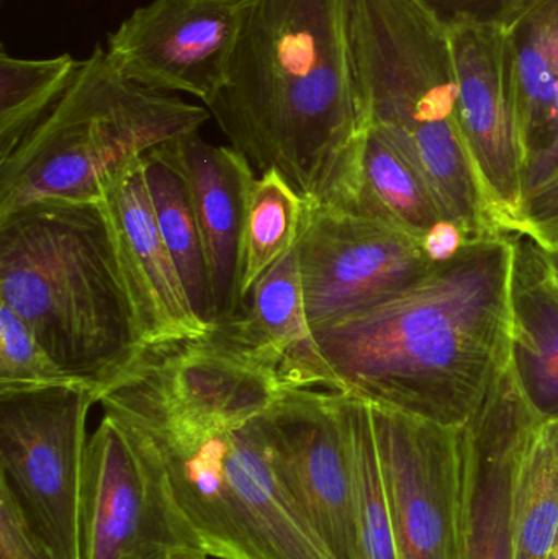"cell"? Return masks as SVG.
Returning <instances> with one entry per match:
<instances>
[{
    "label": "cell",
    "mask_w": 558,
    "mask_h": 559,
    "mask_svg": "<svg viewBox=\"0 0 558 559\" xmlns=\"http://www.w3.org/2000/svg\"><path fill=\"white\" fill-rule=\"evenodd\" d=\"M511 233L468 242L392 298L314 331L341 391L462 429L510 367Z\"/></svg>",
    "instance_id": "obj_1"
},
{
    "label": "cell",
    "mask_w": 558,
    "mask_h": 559,
    "mask_svg": "<svg viewBox=\"0 0 558 559\" xmlns=\"http://www.w3.org/2000/svg\"><path fill=\"white\" fill-rule=\"evenodd\" d=\"M206 108L258 176L277 170L308 205H337L369 130L351 0H251Z\"/></svg>",
    "instance_id": "obj_2"
},
{
    "label": "cell",
    "mask_w": 558,
    "mask_h": 559,
    "mask_svg": "<svg viewBox=\"0 0 558 559\" xmlns=\"http://www.w3.org/2000/svg\"><path fill=\"white\" fill-rule=\"evenodd\" d=\"M360 100L468 242L503 235L459 121L449 29L422 0H351Z\"/></svg>",
    "instance_id": "obj_3"
},
{
    "label": "cell",
    "mask_w": 558,
    "mask_h": 559,
    "mask_svg": "<svg viewBox=\"0 0 558 559\" xmlns=\"http://www.w3.org/2000/svg\"><path fill=\"white\" fill-rule=\"evenodd\" d=\"M0 305L95 386L140 345L100 205L41 203L0 218Z\"/></svg>",
    "instance_id": "obj_4"
},
{
    "label": "cell",
    "mask_w": 558,
    "mask_h": 559,
    "mask_svg": "<svg viewBox=\"0 0 558 559\" xmlns=\"http://www.w3.org/2000/svg\"><path fill=\"white\" fill-rule=\"evenodd\" d=\"M210 117L202 105L124 78L95 45L58 105L0 159V218L41 203L100 205L146 154Z\"/></svg>",
    "instance_id": "obj_5"
},
{
    "label": "cell",
    "mask_w": 558,
    "mask_h": 559,
    "mask_svg": "<svg viewBox=\"0 0 558 559\" xmlns=\"http://www.w3.org/2000/svg\"><path fill=\"white\" fill-rule=\"evenodd\" d=\"M102 407L150 439L210 558L334 559L272 469L261 416L245 426L212 427L147 407Z\"/></svg>",
    "instance_id": "obj_6"
},
{
    "label": "cell",
    "mask_w": 558,
    "mask_h": 559,
    "mask_svg": "<svg viewBox=\"0 0 558 559\" xmlns=\"http://www.w3.org/2000/svg\"><path fill=\"white\" fill-rule=\"evenodd\" d=\"M209 558L150 439L104 413L85 452L82 559Z\"/></svg>",
    "instance_id": "obj_7"
},
{
    "label": "cell",
    "mask_w": 558,
    "mask_h": 559,
    "mask_svg": "<svg viewBox=\"0 0 558 559\" xmlns=\"http://www.w3.org/2000/svg\"><path fill=\"white\" fill-rule=\"evenodd\" d=\"M88 388L0 394V483L55 559H82Z\"/></svg>",
    "instance_id": "obj_8"
},
{
    "label": "cell",
    "mask_w": 558,
    "mask_h": 559,
    "mask_svg": "<svg viewBox=\"0 0 558 559\" xmlns=\"http://www.w3.org/2000/svg\"><path fill=\"white\" fill-rule=\"evenodd\" d=\"M281 384L219 324L195 337L141 344L97 381L95 400L147 407L186 423L238 427L264 414Z\"/></svg>",
    "instance_id": "obj_9"
},
{
    "label": "cell",
    "mask_w": 558,
    "mask_h": 559,
    "mask_svg": "<svg viewBox=\"0 0 558 559\" xmlns=\"http://www.w3.org/2000/svg\"><path fill=\"white\" fill-rule=\"evenodd\" d=\"M297 254L313 332L392 298L436 265L409 233L327 205H308Z\"/></svg>",
    "instance_id": "obj_10"
},
{
    "label": "cell",
    "mask_w": 558,
    "mask_h": 559,
    "mask_svg": "<svg viewBox=\"0 0 558 559\" xmlns=\"http://www.w3.org/2000/svg\"><path fill=\"white\" fill-rule=\"evenodd\" d=\"M400 559H461L462 429L372 403Z\"/></svg>",
    "instance_id": "obj_11"
},
{
    "label": "cell",
    "mask_w": 558,
    "mask_h": 559,
    "mask_svg": "<svg viewBox=\"0 0 558 559\" xmlns=\"http://www.w3.org/2000/svg\"><path fill=\"white\" fill-rule=\"evenodd\" d=\"M337 390H282L259 417L269 462L334 559H357L353 469Z\"/></svg>",
    "instance_id": "obj_12"
},
{
    "label": "cell",
    "mask_w": 558,
    "mask_h": 559,
    "mask_svg": "<svg viewBox=\"0 0 558 559\" xmlns=\"http://www.w3.org/2000/svg\"><path fill=\"white\" fill-rule=\"evenodd\" d=\"M251 0H151L107 38L118 71L151 91L210 105L228 79Z\"/></svg>",
    "instance_id": "obj_13"
},
{
    "label": "cell",
    "mask_w": 558,
    "mask_h": 559,
    "mask_svg": "<svg viewBox=\"0 0 558 559\" xmlns=\"http://www.w3.org/2000/svg\"><path fill=\"white\" fill-rule=\"evenodd\" d=\"M448 29L465 143L498 225L504 233H518L526 150L510 32L472 23H458Z\"/></svg>",
    "instance_id": "obj_14"
},
{
    "label": "cell",
    "mask_w": 558,
    "mask_h": 559,
    "mask_svg": "<svg viewBox=\"0 0 558 559\" xmlns=\"http://www.w3.org/2000/svg\"><path fill=\"white\" fill-rule=\"evenodd\" d=\"M533 417L508 367L477 414L462 427L461 559H514L518 456Z\"/></svg>",
    "instance_id": "obj_15"
},
{
    "label": "cell",
    "mask_w": 558,
    "mask_h": 559,
    "mask_svg": "<svg viewBox=\"0 0 558 559\" xmlns=\"http://www.w3.org/2000/svg\"><path fill=\"white\" fill-rule=\"evenodd\" d=\"M100 206L110 226L140 345L206 334L213 325L203 322L193 309L161 236L144 157L108 190Z\"/></svg>",
    "instance_id": "obj_16"
},
{
    "label": "cell",
    "mask_w": 558,
    "mask_h": 559,
    "mask_svg": "<svg viewBox=\"0 0 558 559\" xmlns=\"http://www.w3.org/2000/svg\"><path fill=\"white\" fill-rule=\"evenodd\" d=\"M186 182L202 236L213 324L245 312L241 296L242 231L256 170L233 146L206 143L199 131L159 147Z\"/></svg>",
    "instance_id": "obj_17"
},
{
    "label": "cell",
    "mask_w": 558,
    "mask_h": 559,
    "mask_svg": "<svg viewBox=\"0 0 558 559\" xmlns=\"http://www.w3.org/2000/svg\"><path fill=\"white\" fill-rule=\"evenodd\" d=\"M219 325L282 390L341 391L308 318L297 248L252 285L245 312Z\"/></svg>",
    "instance_id": "obj_18"
},
{
    "label": "cell",
    "mask_w": 558,
    "mask_h": 559,
    "mask_svg": "<svg viewBox=\"0 0 558 559\" xmlns=\"http://www.w3.org/2000/svg\"><path fill=\"white\" fill-rule=\"evenodd\" d=\"M511 241V373L537 419H558V274L533 238Z\"/></svg>",
    "instance_id": "obj_19"
},
{
    "label": "cell",
    "mask_w": 558,
    "mask_h": 559,
    "mask_svg": "<svg viewBox=\"0 0 558 559\" xmlns=\"http://www.w3.org/2000/svg\"><path fill=\"white\" fill-rule=\"evenodd\" d=\"M333 209L389 223L422 242L448 222L412 164L373 128L364 136L349 192Z\"/></svg>",
    "instance_id": "obj_20"
},
{
    "label": "cell",
    "mask_w": 558,
    "mask_h": 559,
    "mask_svg": "<svg viewBox=\"0 0 558 559\" xmlns=\"http://www.w3.org/2000/svg\"><path fill=\"white\" fill-rule=\"evenodd\" d=\"M508 32L517 61L527 177L546 151L553 130L558 87V0H537Z\"/></svg>",
    "instance_id": "obj_21"
},
{
    "label": "cell",
    "mask_w": 558,
    "mask_h": 559,
    "mask_svg": "<svg viewBox=\"0 0 558 559\" xmlns=\"http://www.w3.org/2000/svg\"><path fill=\"white\" fill-rule=\"evenodd\" d=\"M336 400L353 469L357 559H400L372 404L349 391L337 390Z\"/></svg>",
    "instance_id": "obj_22"
},
{
    "label": "cell",
    "mask_w": 558,
    "mask_h": 559,
    "mask_svg": "<svg viewBox=\"0 0 558 559\" xmlns=\"http://www.w3.org/2000/svg\"><path fill=\"white\" fill-rule=\"evenodd\" d=\"M557 534L558 419L534 416L518 456L514 559H546Z\"/></svg>",
    "instance_id": "obj_23"
},
{
    "label": "cell",
    "mask_w": 558,
    "mask_h": 559,
    "mask_svg": "<svg viewBox=\"0 0 558 559\" xmlns=\"http://www.w3.org/2000/svg\"><path fill=\"white\" fill-rule=\"evenodd\" d=\"M144 173L161 236L176 262L190 302L203 322L215 325L205 251L186 182L159 147L144 156Z\"/></svg>",
    "instance_id": "obj_24"
},
{
    "label": "cell",
    "mask_w": 558,
    "mask_h": 559,
    "mask_svg": "<svg viewBox=\"0 0 558 559\" xmlns=\"http://www.w3.org/2000/svg\"><path fill=\"white\" fill-rule=\"evenodd\" d=\"M308 203L277 170L256 177L246 206L242 231L241 296L272 265L297 248Z\"/></svg>",
    "instance_id": "obj_25"
},
{
    "label": "cell",
    "mask_w": 558,
    "mask_h": 559,
    "mask_svg": "<svg viewBox=\"0 0 558 559\" xmlns=\"http://www.w3.org/2000/svg\"><path fill=\"white\" fill-rule=\"evenodd\" d=\"M81 62L71 55L22 59L0 52V159L5 157L71 87Z\"/></svg>",
    "instance_id": "obj_26"
},
{
    "label": "cell",
    "mask_w": 558,
    "mask_h": 559,
    "mask_svg": "<svg viewBox=\"0 0 558 559\" xmlns=\"http://www.w3.org/2000/svg\"><path fill=\"white\" fill-rule=\"evenodd\" d=\"M51 388H88L95 383L68 373L32 329L9 308L0 305V394Z\"/></svg>",
    "instance_id": "obj_27"
},
{
    "label": "cell",
    "mask_w": 558,
    "mask_h": 559,
    "mask_svg": "<svg viewBox=\"0 0 558 559\" xmlns=\"http://www.w3.org/2000/svg\"><path fill=\"white\" fill-rule=\"evenodd\" d=\"M449 28L458 23L510 29L537 0H422Z\"/></svg>",
    "instance_id": "obj_28"
},
{
    "label": "cell",
    "mask_w": 558,
    "mask_h": 559,
    "mask_svg": "<svg viewBox=\"0 0 558 559\" xmlns=\"http://www.w3.org/2000/svg\"><path fill=\"white\" fill-rule=\"evenodd\" d=\"M547 252H558V169L524 197L520 231Z\"/></svg>",
    "instance_id": "obj_29"
},
{
    "label": "cell",
    "mask_w": 558,
    "mask_h": 559,
    "mask_svg": "<svg viewBox=\"0 0 558 559\" xmlns=\"http://www.w3.org/2000/svg\"><path fill=\"white\" fill-rule=\"evenodd\" d=\"M0 559H55L26 524L19 502L0 483Z\"/></svg>",
    "instance_id": "obj_30"
},
{
    "label": "cell",
    "mask_w": 558,
    "mask_h": 559,
    "mask_svg": "<svg viewBox=\"0 0 558 559\" xmlns=\"http://www.w3.org/2000/svg\"><path fill=\"white\" fill-rule=\"evenodd\" d=\"M465 245L464 231L452 222L438 223L423 239V248L435 264L451 261Z\"/></svg>",
    "instance_id": "obj_31"
},
{
    "label": "cell",
    "mask_w": 558,
    "mask_h": 559,
    "mask_svg": "<svg viewBox=\"0 0 558 559\" xmlns=\"http://www.w3.org/2000/svg\"><path fill=\"white\" fill-rule=\"evenodd\" d=\"M558 169V87L556 95V107H554V121L553 130H550L549 143H547L546 151H544L541 159L537 160L536 166L527 174L526 183H524V197L534 187L543 183L554 170Z\"/></svg>",
    "instance_id": "obj_32"
},
{
    "label": "cell",
    "mask_w": 558,
    "mask_h": 559,
    "mask_svg": "<svg viewBox=\"0 0 558 559\" xmlns=\"http://www.w3.org/2000/svg\"><path fill=\"white\" fill-rule=\"evenodd\" d=\"M546 559H558V534L556 542H554L553 548H550L549 554H547Z\"/></svg>",
    "instance_id": "obj_33"
},
{
    "label": "cell",
    "mask_w": 558,
    "mask_h": 559,
    "mask_svg": "<svg viewBox=\"0 0 558 559\" xmlns=\"http://www.w3.org/2000/svg\"><path fill=\"white\" fill-rule=\"evenodd\" d=\"M550 258V262H553L554 269H556V272L558 274V252H547Z\"/></svg>",
    "instance_id": "obj_34"
}]
</instances>
